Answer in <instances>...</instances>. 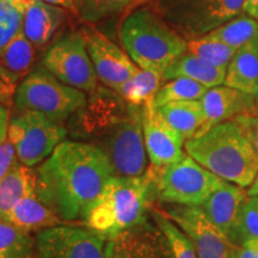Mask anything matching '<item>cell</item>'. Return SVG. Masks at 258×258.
Here are the masks:
<instances>
[{"instance_id": "obj_24", "label": "cell", "mask_w": 258, "mask_h": 258, "mask_svg": "<svg viewBox=\"0 0 258 258\" xmlns=\"http://www.w3.org/2000/svg\"><path fill=\"white\" fill-rule=\"evenodd\" d=\"M156 108L158 114L171 127L176 129L185 141L195 137L200 127L205 122V114L200 99L170 102Z\"/></svg>"}, {"instance_id": "obj_40", "label": "cell", "mask_w": 258, "mask_h": 258, "mask_svg": "<svg viewBox=\"0 0 258 258\" xmlns=\"http://www.w3.org/2000/svg\"><path fill=\"white\" fill-rule=\"evenodd\" d=\"M247 195L251 196V198H253V196H258V173L256 176V178L252 182V184L250 185L249 190H247Z\"/></svg>"}, {"instance_id": "obj_33", "label": "cell", "mask_w": 258, "mask_h": 258, "mask_svg": "<svg viewBox=\"0 0 258 258\" xmlns=\"http://www.w3.org/2000/svg\"><path fill=\"white\" fill-rule=\"evenodd\" d=\"M250 239H258V201L256 196H249L241 206L233 243L240 245Z\"/></svg>"}, {"instance_id": "obj_8", "label": "cell", "mask_w": 258, "mask_h": 258, "mask_svg": "<svg viewBox=\"0 0 258 258\" xmlns=\"http://www.w3.org/2000/svg\"><path fill=\"white\" fill-rule=\"evenodd\" d=\"M66 128L42 112L28 110L10 120L8 139L14 144L22 164L32 167L47 157L66 138Z\"/></svg>"}, {"instance_id": "obj_25", "label": "cell", "mask_w": 258, "mask_h": 258, "mask_svg": "<svg viewBox=\"0 0 258 258\" xmlns=\"http://www.w3.org/2000/svg\"><path fill=\"white\" fill-rule=\"evenodd\" d=\"M206 36L227 44L235 50L258 43V19L243 12L225 24L208 32Z\"/></svg>"}, {"instance_id": "obj_42", "label": "cell", "mask_w": 258, "mask_h": 258, "mask_svg": "<svg viewBox=\"0 0 258 258\" xmlns=\"http://www.w3.org/2000/svg\"><path fill=\"white\" fill-rule=\"evenodd\" d=\"M256 198H257V201H258V196H256Z\"/></svg>"}, {"instance_id": "obj_15", "label": "cell", "mask_w": 258, "mask_h": 258, "mask_svg": "<svg viewBox=\"0 0 258 258\" xmlns=\"http://www.w3.org/2000/svg\"><path fill=\"white\" fill-rule=\"evenodd\" d=\"M143 132L145 147L151 165L163 167L185 156V140L158 114L153 101L143 106Z\"/></svg>"}, {"instance_id": "obj_4", "label": "cell", "mask_w": 258, "mask_h": 258, "mask_svg": "<svg viewBox=\"0 0 258 258\" xmlns=\"http://www.w3.org/2000/svg\"><path fill=\"white\" fill-rule=\"evenodd\" d=\"M120 37L124 50L138 67L160 76L173 60L185 53L188 43L154 10L147 9L127 16Z\"/></svg>"}, {"instance_id": "obj_39", "label": "cell", "mask_w": 258, "mask_h": 258, "mask_svg": "<svg viewBox=\"0 0 258 258\" xmlns=\"http://www.w3.org/2000/svg\"><path fill=\"white\" fill-rule=\"evenodd\" d=\"M244 12L258 19V0H245Z\"/></svg>"}, {"instance_id": "obj_22", "label": "cell", "mask_w": 258, "mask_h": 258, "mask_svg": "<svg viewBox=\"0 0 258 258\" xmlns=\"http://www.w3.org/2000/svg\"><path fill=\"white\" fill-rule=\"evenodd\" d=\"M224 85L256 96L258 93V43L237 50L226 69Z\"/></svg>"}, {"instance_id": "obj_3", "label": "cell", "mask_w": 258, "mask_h": 258, "mask_svg": "<svg viewBox=\"0 0 258 258\" xmlns=\"http://www.w3.org/2000/svg\"><path fill=\"white\" fill-rule=\"evenodd\" d=\"M153 200L150 169L139 177L112 176L93 202L84 224L110 239L147 220Z\"/></svg>"}, {"instance_id": "obj_41", "label": "cell", "mask_w": 258, "mask_h": 258, "mask_svg": "<svg viewBox=\"0 0 258 258\" xmlns=\"http://www.w3.org/2000/svg\"><path fill=\"white\" fill-rule=\"evenodd\" d=\"M254 109H256V114H258V93L254 96Z\"/></svg>"}, {"instance_id": "obj_21", "label": "cell", "mask_w": 258, "mask_h": 258, "mask_svg": "<svg viewBox=\"0 0 258 258\" xmlns=\"http://www.w3.org/2000/svg\"><path fill=\"white\" fill-rule=\"evenodd\" d=\"M225 69L213 66L189 51H185L167 66L161 77L164 80L180 78V77L189 78L209 89L222 85L225 82Z\"/></svg>"}, {"instance_id": "obj_20", "label": "cell", "mask_w": 258, "mask_h": 258, "mask_svg": "<svg viewBox=\"0 0 258 258\" xmlns=\"http://www.w3.org/2000/svg\"><path fill=\"white\" fill-rule=\"evenodd\" d=\"M6 221L28 233L67 224L42 202L36 194L22 199L11 209Z\"/></svg>"}, {"instance_id": "obj_36", "label": "cell", "mask_w": 258, "mask_h": 258, "mask_svg": "<svg viewBox=\"0 0 258 258\" xmlns=\"http://www.w3.org/2000/svg\"><path fill=\"white\" fill-rule=\"evenodd\" d=\"M9 124H10L9 106L0 104V144L8 138Z\"/></svg>"}, {"instance_id": "obj_1", "label": "cell", "mask_w": 258, "mask_h": 258, "mask_svg": "<svg viewBox=\"0 0 258 258\" xmlns=\"http://www.w3.org/2000/svg\"><path fill=\"white\" fill-rule=\"evenodd\" d=\"M36 195L63 221H85L88 213L114 176L101 147L62 141L36 169Z\"/></svg>"}, {"instance_id": "obj_23", "label": "cell", "mask_w": 258, "mask_h": 258, "mask_svg": "<svg viewBox=\"0 0 258 258\" xmlns=\"http://www.w3.org/2000/svg\"><path fill=\"white\" fill-rule=\"evenodd\" d=\"M36 171L24 164H17L0 180V220L8 219L11 209L22 199L36 194Z\"/></svg>"}, {"instance_id": "obj_32", "label": "cell", "mask_w": 258, "mask_h": 258, "mask_svg": "<svg viewBox=\"0 0 258 258\" xmlns=\"http://www.w3.org/2000/svg\"><path fill=\"white\" fill-rule=\"evenodd\" d=\"M30 0H0V53L23 28Z\"/></svg>"}, {"instance_id": "obj_14", "label": "cell", "mask_w": 258, "mask_h": 258, "mask_svg": "<svg viewBox=\"0 0 258 258\" xmlns=\"http://www.w3.org/2000/svg\"><path fill=\"white\" fill-rule=\"evenodd\" d=\"M104 256L105 258H175L165 234L150 219L106 239Z\"/></svg>"}, {"instance_id": "obj_10", "label": "cell", "mask_w": 258, "mask_h": 258, "mask_svg": "<svg viewBox=\"0 0 258 258\" xmlns=\"http://www.w3.org/2000/svg\"><path fill=\"white\" fill-rule=\"evenodd\" d=\"M43 67L61 82L84 92L97 88V74L86 48L82 31L60 37L48 48L43 56Z\"/></svg>"}, {"instance_id": "obj_27", "label": "cell", "mask_w": 258, "mask_h": 258, "mask_svg": "<svg viewBox=\"0 0 258 258\" xmlns=\"http://www.w3.org/2000/svg\"><path fill=\"white\" fill-rule=\"evenodd\" d=\"M0 258H36V243L28 232L0 220Z\"/></svg>"}, {"instance_id": "obj_2", "label": "cell", "mask_w": 258, "mask_h": 258, "mask_svg": "<svg viewBox=\"0 0 258 258\" xmlns=\"http://www.w3.org/2000/svg\"><path fill=\"white\" fill-rule=\"evenodd\" d=\"M185 153L226 182L247 188L258 173V153L237 120L185 141Z\"/></svg>"}, {"instance_id": "obj_16", "label": "cell", "mask_w": 258, "mask_h": 258, "mask_svg": "<svg viewBox=\"0 0 258 258\" xmlns=\"http://www.w3.org/2000/svg\"><path fill=\"white\" fill-rule=\"evenodd\" d=\"M253 97L226 85L209 88L200 99L205 122L194 138L201 137L214 125L233 120L239 115L256 114Z\"/></svg>"}, {"instance_id": "obj_13", "label": "cell", "mask_w": 258, "mask_h": 258, "mask_svg": "<svg viewBox=\"0 0 258 258\" xmlns=\"http://www.w3.org/2000/svg\"><path fill=\"white\" fill-rule=\"evenodd\" d=\"M82 32L97 78L109 89L116 91L140 69L127 51L116 46L102 32L89 27L84 28Z\"/></svg>"}, {"instance_id": "obj_11", "label": "cell", "mask_w": 258, "mask_h": 258, "mask_svg": "<svg viewBox=\"0 0 258 258\" xmlns=\"http://www.w3.org/2000/svg\"><path fill=\"white\" fill-rule=\"evenodd\" d=\"M160 211L170 218L195 247L199 258H235L239 245L209 220L198 206L169 205Z\"/></svg>"}, {"instance_id": "obj_9", "label": "cell", "mask_w": 258, "mask_h": 258, "mask_svg": "<svg viewBox=\"0 0 258 258\" xmlns=\"http://www.w3.org/2000/svg\"><path fill=\"white\" fill-rule=\"evenodd\" d=\"M129 106L128 116L115 122L102 148L110 160L114 176L117 177L143 176L148 169L143 132V106Z\"/></svg>"}, {"instance_id": "obj_17", "label": "cell", "mask_w": 258, "mask_h": 258, "mask_svg": "<svg viewBox=\"0 0 258 258\" xmlns=\"http://www.w3.org/2000/svg\"><path fill=\"white\" fill-rule=\"evenodd\" d=\"M247 198L249 195L245 188L225 180L200 207L209 220L233 241L240 208Z\"/></svg>"}, {"instance_id": "obj_26", "label": "cell", "mask_w": 258, "mask_h": 258, "mask_svg": "<svg viewBox=\"0 0 258 258\" xmlns=\"http://www.w3.org/2000/svg\"><path fill=\"white\" fill-rule=\"evenodd\" d=\"M163 77L152 71L139 69L132 78L116 90V92L129 105L144 106L152 102L160 88Z\"/></svg>"}, {"instance_id": "obj_18", "label": "cell", "mask_w": 258, "mask_h": 258, "mask_svg": "<svg viewBox=\"0 0 258 258\" xmlns=\"http://www.w3.org/2000/svg\"><path fill=\"white\" fill-rule=\"evenodd\" d=\"M63 21L62 8L51 5L44 0H30L22 29L35 48H42L49 43Z\"/></svg>"}, {"instance_id": "obj_5", "label": "cell", "mask_w": 258, "mask_h": 258, "mask_svg": "<svg viewBox=\"0 0 258 258\" xmlns=\"http://www.w3.org/2000/svg\"><path fill=\"white\" fill-rule=\"evenodd\" d=\"M148 169L153 178L154 200L166 205L200 207L225 182L189 154L173 164Z\"/></svg>"}, {"instance_id": "obj_6", "label": "cell", "mask_w": 258, "mask_h": 258, "mask_svg": "<svg viewBox=\"0 0 258 258\" xmlns=\"http://www.w3.org/2000/svg\"><path fill=\"white\" fill-rule=\"evenodd\" d=\"M86 102L85 92L62 83L44 67L31 71L22 80L14 98L18 112L38 111L55 122L82 110Z\"/></svg>"}, {"instance_id": "obj_35", "label": "cell", "mask_w": 258, "mask_h": 258, "mask_svg": "<svg viewBox=\"0 0 258 258\" xmlns=\"http://www.w3.org/2000/svg\"><path fill=\"white\" fill-rule=\"evenodd\" d=\"M234 120L239 122L258 153V114H243L237 116Z\"/></svg>"}, {"instance_id": "obj_37", "label": "cell", "mask_w": 258, "mask_h": 258, "mask_svg": "<svg viewBox=\"0 0 258 258\" xmlns=\"http://www.w3.org/2000/svg\"><path fill=\"white\" fill-rule=\"evenodd\" d=\"M15 90L9 88L6 84L0 78V104L10 106L15 98Z\"/></svg>"}, {"instance_id": "obj_30", "label": "cell", "mask_w": 258, "mask_h": 258, "mask_svg": "<svg viewBox=\"0 0 258 258\" xmlns=\"http://www.w3.org/2000/svg\"><path fill=\"white\" fill-rule=\"evenodd\" d=\"M186 51L194 54L206 62L213 66L227 69L228 63L233 59L237 50L233 48L222 43V42L214 40L208 36H201L198 38L188 40L186 43Z\"/></svg>"}, {"instance_id": "obj_29", "label": "cell", "mask_w": 258, "mask_h": 258, "mask_svg": "<svg viewBox=\"0 0 258 258\" xmlns=\"http://www.w3.org/2000/svg\"><path fill=\"white\" fill-rule=\"evenodd\" d=\"M150 214L158 227L163 231L169 240L171 250L175 258H199L195 247L189 237L177 226L175 222L167 218L159 207H151Z\"/></svg>"}, {"instance_id": "obj_28", "label": "cell", "mask_w": 258, "mask_h": 258, "mask_svg": "<svg viewBox=\"0 0 258 258\" xmlns=\"http://www.w3.org/2000/svg\"><path fill=\"white\" fill-rule=\"evenodd\" d=\"M77 15L84 22L96 23L120 15L143 0H73Z\"/></svg>"}, {"instance_id": "obj_7", "label": "cell", "mask_w": 258, "mask_h": 258, "mask_svg": "<svg viewBox=\"0 0 258 258\" xmlns=\"http://www.w3.org/2000/svg\"><path fill=\"white\" fill-rule=\"evenodd\" d=\"M245 0H154V11L184 38L205 36L244 12Z\"/></svg>"}, {"instance_id": "obj_12", "label": "cell", "mask_w": 258, "mask_h": 258, "mask_svg": "<svg viewBox=\"0 0 258 258\" xmlns=\"http://www.w3.org/2000/svg\"><path fill=\"white\" fill-rule=\"evenodd\" d=\"M36 258H105L106 238L80 226L59 225L38 231Z\"/></svg>"}, {"instance_id": "obj_31", "label": "cell", "mask_w": 258, "mask_h": 258, "mask_svg": "<svg viewBox=\"0 0 258 258\" xmlns=\"http://www.w3.org/2000/svg\"><path fill=\"white\" fill-rule=\"evenodd\" d=\"M208 88L189 78H175L160 86L153 99L154 106H161L170 102L196 101L201 99Z\"/></svg>"}, {"instance_id": "obj_34", "label": "cell", "mask_w": 258, "mask_h": 258, "mask_svg": "<svg viewBox=\"0 0 258 258\" xmlns=\"http://www.w3.org/2000/svg\"><path fill=\"white\" fill-rule=\"evenodd\" d=\"M18 156L14 144L8 138L0 144V180L17 165Z\"/></svg>"}, {"instance_id": "obj_19", "label": "cell", "mask_w": 258, "mask_h": 258, "mask_svg": "<svg viewBox=\"0 0 258 258\" xmlns=\"http://www.w3.org/2000/svg\"><path fill=\"white\" fill-rule=\"evenodd\" d=\"M34 59L35 47L22 29L0 53V78L16 91L22 80L30 73Z\"/></svg>"}, {"instance_id": "obj_38", "label": "cell", "mask_w": 258, "mask_h": 258, "mask_svg": "<svg viewBox=\"0 0 258 258\" xmlns=\"http://www.w3.org/2000/svg\"><path fill=\"white\" fill-rule=\"evenodd\" d=\"M44 2L49 3L51 5H55V6H59V8L69 10V11L74 12V14L77 15L76 5H74L73 0H44Z\"/></svg>"}]
</instances>
